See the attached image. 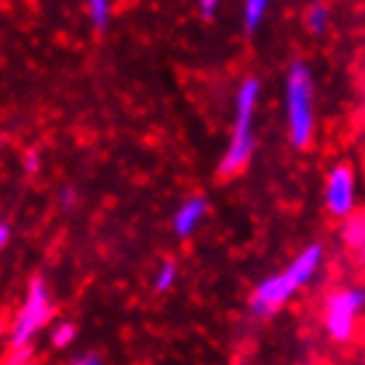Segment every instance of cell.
Wrapping results in <instances>:
<instances>
[{"instance_id":"1","label":"cell","mask_w":365,"mask_h":365,"mask_svg":"<svg viewBox=\"0 0 365 365\" xmlns=\"http://www.w3.org/2000/svg\"><path fill=\"white\" fill-rule=\"evenodd\" d=\"M325 262V248L320 243L307 245L302 254L296 256L294 262L288 264L280 272L264 277L262 283L256 285V291L251 294V312L256 317H269L280 307L291 302V296H296L302 288L312 283L320 267Z\"/></svg>"},{"instance_id":"2","label":"cell","mask_w":365,"mask_h":365,"mask_svg":"<svg viewBox=\"0 0 365 365\" xmlns=\"http://www.w3.org/2000/svg\"><path fill=\"white\" fill-rule=\"evenodd\" d=\"M259 93H262V83L259 78L248 75L240 88L235 93V125L232 136L227 144L222 163H219V176L222 179H232L243 171L251 163L256 150V136H254V120H256V104H259Z\"/></svg>"},{"instance_id":"3","label":"cell","mask_w":365,"mask_h":365,"mask_svg":"<svg viewBox=\"0 0 365 365\" xmlns=\"http://www.w3.org/2000/svg\"><path fill=\"white\" fill-rule=\"evenodd\" d=\"M314 86L304 61H294L285 75V125L288 142L307 150L314 139Z\"/></svg>"},{"instance_id":"4","label":"cell","mask_w":365,"mask_h":365,"mask_svg":"<svg viewBox=\"0 0 365 365\" xmlns=\"http://www.w3.org/2000/svg\"><path fill=\"white\" fill-rule=\"evenodd\" d=\"M53 314L51 291L43 277H32L19 312L11 325V349H30L32 339L41 334L43 325H48Z\"/></svg>"},{"instance_id":"5","label":"cell","mask_w":365,"mask_h":365,"mask_svg":"<svg viewBox=\"0 0 365 365\" xmlns=\"http://www.w3.org/2000/svg\"><path fill=\"white\" fill-rule=\"evenodd\" d=\"M365 314V288L346 285L328 296L323 309V325L334 341H349L360 317Z\"/></svg>"},{"instance_id":"6","label":"cell","mask_w":365,"mask_h":365,"mask_svg":"<svg viewBox=\"0 0 365 365\" xmlns=\"http://www.w3.org/2000/svg\"><path fill=\"white\" fill-rule=\"evenodd\" d=\"M357 205L355 171L349 163H336L325 179V208L336 219H349Z\"/></svg>"},{"instance_id":"7","label":"cell","mask_w":365,"mask_h":365,"mask_svg":"<svg viewBox=\"0 0 365 365\" xmlns=\"http://www.w3.org/2000/svg\"><path fill=\"white\" fill-rule=\"evenodd\" d=\"M205 213H208V200H205L203 195H192V197H187L179 208H176V213H173V232H176V237H182V240H187V237H192L195 230L203 224Z\"/></svg>"},{"instance_id":"8","label":"cell","mask_w":365,"mask_h":365,"mask_svg":"<svg viewBox=\"0 0 365 365\" xmlns=\"http://www.w3.org/2000/svg\"><path fill=\"white\" fill-rule=\"evenodd\" d=\"M341 240H344V245L346 248H352V251H360V248H363L365 245V211L352 213L349 219H344Z\"/></svg>"},{"instance_id":"9","label":"cell","mask_w":365,"mask_h":365,"mask_svg":"<svg viewBox=\"0 0 365 365\" xmlns=\"http://www.w3.org/2000/svg\"><path fill=\"white\" fill-rule=\"evenodd\" d=\"M179 280V264L173 259H165V262L158 264V269L153 274V288L155 294H168L173 285Z\"/></svg>"},{"instance_id":"10","label":"cell","mask_w":365,"mask_h":365,"mask_svg":"<svg viewBox=\"0 0 365 365\" xmlns=\"http://www.w3.org/2000/svg\"><path fill=\"white\" fill-rule=\"evenodd\" d=\"M307 30L312 32V35H323L328 30V24H331V9L325 6L323 0H314L312 6L307 9Z\"/></svg>"},{"instance_id":"11","label":"cell","mask_w":365,"mask_h":365,"mask_svg":"<svg viewBox=\"0 0 365 365\" xmlns=\"http://www.w3.org/2000/svg\"><path fill=\"white\" fill-rule=\"evenodd\" d=\"M267 9H269V0H243V27L248 35L262 27Z\"/></svg>"},{"instance_id":"12","label":"cell","mask_w":365,"mask_h":365,"mask_svg":"<svg viewBox=\"0 0 365 365\" xmlns=\"http://www.w3.org/2000/svg\"><path fill=\"white\" fill-rule=\"evenodd\" d=\"M75 336H78V325L72 323V320H59L51 331V344L56 349H67L75 341Z\"/></svg>"},{"instance_id":"13","label":"cell","mask_w":365,"mask_h":365,"mask_svg":"<svg viewBox=\"0 0 365 365\" xmlns=\"http://www.w3.org/2000/svg\"><path fill=\"white\" fill-rule=\"evenodd\" d=\"M86 6H88V16H91L93 27L104 30L112 16V0H86Z\"/></svg>"},{"instance_id":"14","label":"cell","mask_w":365,"mask_h":365,"mask_svg":"<svg viewBox=\"0 0 365 365\" xmlns=\"http://www.w3.org/2000/svg\"><path fill=\"white\" fill-rule=\"evenodd\" d=\"M72 365H104L102 363V355H96V352H83L72 360Z\"/></svg>"},{"instance_id":"15","label":"cell","mask_w":365,"mask_h":365,"mask_svg":"<svg viewBox=\"0 0 365 365\" xmlns=\"http://www.w3.org/2000/svg\"><path fill=\"white\" fill-rule=\"evenodd\" d=\"M9 243H11V227L6 222H0V254L9 248Z\"/></svg>"},{"instance_id":"16","label":"cell","mask_w":365,"mask_h":365,"mask_svg":"<svg viewBox=\"0 0 365 365\" xmlns=\"http://www.w3.org/2000/svg\"><path fill=\"white\" fill-rule=\"evenodd\" d=\"M219 3H222V0H200V11H203L205 19L216 14V9H219Z\"/></svg>"},{"instance_id":"17","label":"cell","mask_w":365,"mask_h":365,"mask_svg":"<svg viewBox=\"0 0 365 365\" xmlns=\"http://www.w3.org/2000/svg\"><path fill=\"white\" fill-rule=\"evenodd\" d=\"M38 163H41V160H38V155H35V153L27 155V158H24V168H27V173L38 171Z\"/></svg>"},{"instance_id":"18","label":"cell","mask_w":365,"mask_h":365,"mask_svg":"<svg viewBox=\"0 0 365 365\" xmlns=\"http://www.w3.org/2000/svg\"><path fill=\"white\" fill-rule=\"evenodd\" d=\"M360 254H363V264H365V245H363V248H360Z\"/></svg>"}]
</instances>
